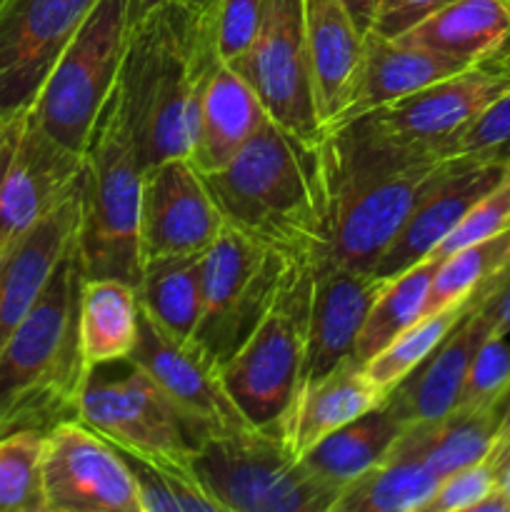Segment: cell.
<instances>
[{
	"instance_id": "obj_1",
	"label": "cell",
	"mask_w": 510,
	"mask_h": 512,
	"mask_svg": "<svg viewBox=\"0 0 510 512\" xmlns=\"http://www.w3.org/2000/svg\"><path fill=\"white\" fill-rule=\"evenodd\" d=\"M325 160L330 210L320 255L370 273L453 155L385 138L355 118L325 135Z\"/></svg>"
},
{
	"instance_id": "obj_2",
	"label": "cell",
	"mask_w": 510,
	"mask_h": 512,
	"mask_svg": "<svg viewBox=\"0 0 510 512\" xmlns=\"http://www.w3.org/2000/svg\"><path fill=\"white\" fill-rule=\"evenodd\" d=\"M203 180L225 225L290 260L323 253L330 210L325 138L310 143L268 118L223 170Z\"/></svg>"
},
{
	"instance_id": "obj_3",
	"label": "cell",
	"mask_w": 510,
	"mask_h": 512,
	"mask_svg": "<svg viewBox=\"0 0 510 512\" xmlns=\"http://www.w3.org/2000/svg\"><path fill=\"white\" fill-rule=\"evenodd\" d=\"M215 55L208 10L163 3L130 25L115 93L143 170L188 158L200 83Z\"/></svg>"
},
{
	"instance_id": "obj_4",
	"label": "cell",
	"mask_w": 510,
	"mask_h": 512,
	"mask_svg": "<svg viewBox=\"0 0 510 512\" xmlns=\"http://www.w3.org/2000/svg\"><path fill=\"white\" fill-rule=\"evenodd\" d=\"M83 283L75 238L38 303L0 348V435L50 433L63 420L78 418L80 393L93 370L80 338Z\"/></svg>"
},
{
	"instance_id": "obj_5",
	"label": "cell",
	"mask_w": 510,
	"mask_h": 512,
	"mask_svg": "<svg viewBox=\"0 0 510 512\" xmlns=\"http://www.w3.org/2000/svg\"><path fill=\"white\" fill-rule=\"evenodd\" d=\"M143 168L125 125L118 93L100 110L83 155L78 250L85 278L138 285Z\"/></svg>"
},
{
	"instance_id": "obj_6",
	"label": "cell",
	"mask_w": 510,
	"mask_h": 512,
	"mask_svg": "<svg viewBox=\"0 0 510 512\" xmlns=\"http://www.w3.org/2000/svg\"><path fill=\"white\" fill-rule=\"evenodd\" d=\"M193 473L218 512H333L340 498L278 428L210 435L195 453Z\"/></svg>"
},
{
	"instance_id": "obj_7",
	"label": "cell",
	"mask_w": 510,
	"mask_h": 512,
	"mask_svg": "<svg viewBox=\"0 0 510 512\" xmlns=\"http://www.w3.org/2000/svg\"><path fill=\"white\" fill-rule=\"evenodd\" d=\"M313 260H295L258 328L220 365L230 398L253 428H278L300 388L308 345Z\"/></svg>"
},
{
	"instance_id": "obj_8",
	"label": "cell",
	"mask_w": 510,
	"mask_h": 512,
	"mask_svg": "<svg viewBox=\"0 0 510 512\" xmlns=\"http://www.w3.org/2000/svg\"><path fill=\"white\" fill-rule=\"evenodd\" d=\"M130 25V0H98L30 105L40 128L70 153L85 155L118 83Z\"/></svg>"
},
{
	"instance_id": "obj_9",
	"label": "cell",
	"mask_w": 510,
	"mask_h": 512,
	"mask_svg": "<svg viewBox=\"0 0 510 512\" xmlns=\"http://www.w3.org/2000/svg\"><path fill=\"white\" fill-rule=\"evenodd\" d=\"M295 260L225 225L203 253V308L193 340L223 365L258 328Z\"/></svg>"
},
{
	"instance_id": "obj_10",
	"label": "cell",
	"mask_w": 510,
	"mask_h": 512,
	"mask_svg": "<svg viewBox=\"0 0 510 512\" xmlns=\"http://www.w3.org/2000/svg\"><path fill=\"white\" fill-rule=\"evenodd\" d=\"M78 420L118 450L195 478L200 438L153 378L135 365L120 378L90 370L78 400Z\"/></svg>"
},
{
	"instance_id": "obj_11",
	"label": "cell",
	"mask_w": 510,
	"mask_h": 512,
	"mask_svg": "<svg viewBox=\"0 0 510 512\" xmlns=\"http://www.w3.org/2000/svg\"><path fill=\"white\" fill-rule=\"evenodd\" d=\"M230 65L253 88L273 123L310 143L328 135L315 105L303 0H270L260 33Z\"/></svg>"
},
{
	"instance_id": "obj_12",
	"label": "cell",
	"mask_w": 510,
	"mask_h": 512,
	"mask_svg": "<svg viewBox=\"0 0 510 512\" xmlns=\"http://www.w3.org/2000/svg\"><path fill=\"white\" fill-rule=\"evenodd\" d=\"M508 90L510 48L360 118L385 138L453 155L455 140Z\"/></svg>"
},
{
	"instance_id": "obj_13",
	"label": "cell",
	"mask_w": 510,
	"mask_h": 512,
	"mask_svg": "<svg viewBox=\"0 0 510 512\" xmlns=\"http://www.w3.org/2000/svg\"><path fill=\"white\" fill-rule=\"evenodd\" d=\"M83 178V155L55 143L33 110L0 118V253L33 228Z\"/></svg>"
},
{
	"instance_id": "obj_14",
	"label": "cell",
	"mask_w": 510,
	"mask_h": 512,
	"mask_svg": "<svg viewBox=\"0 0 510 512\" xmlns=\"http://www.w3.org/2000/svg\"><path fill=\"white\" fill-rule=\"evenodd\" d=\"M125 363L143 370L188 420L200 443L210 435L250 428L230 398L220 368L195 340H183L165 330L153 315L140 308L138 343Z\"/></svg>"
},
{
	"instance_id": "obj_15",
	"label": "cell",
	"mask_w": 510,
	"mask_h": 512,
	"mask_svg": "<svg viewBox=\"0 0 510 512\" xmlns=\"http://www.w3.org/2000/svg\"><path fill=\"white\" fill-rule=\"evenodd\" d=\"M43 488L45 512H143L120 450L78 418L48 433Z\"/></svg>"
},
{
	"instance_id": "obj_16",
	"label": "cell",
	"mask_w": 510,
	"mask_h": 512,
	"mask_svg": "<svg viewBox=\"0 0 510 512\" xmlns=\"http://www.w3.org/2000/svg\"><path fill=\"white\" fill-rule=\"evenodd\" d=\"M98 0H0V118L30 108Z\"/></svg>"
},
{
	"instance_id": "obj_17",
	"label": "cell",
	"mask_w": 510,
	"mask_h": 512,
	"mask_svg": "<svg viewBox=\"0 0 510 512\" xmlns=\"http://www.w3.org/2000/svg\"><path fill=\"white\" fill-rule=\"evenodd\" d=\"M508 173L510 155L505 153L453 155V163L443 178L415 205L410 218L390 240L370 273L388 283L420 260L430 258L435 248L453 233L455 225L468 215V210Z\"/></svg>"
},
{
	"instance_id": "obj_18",
	"label": "cell",
	"mask_w": 510,
	"mask_h": 512,
	"mask_svg": "<svg viewBox=\"0 0 510 512\" xmlns=\"http://www.w3.org/2000/svg\"><path fill=\"white\" fill-rule=\"evenodd\" d=\"M225 220L188 158H168L143 170L140 198V255L205 253L223 233Z\"/></svg>"
},
{
	"instance_id": "obj_19",
	"label": "cell",
	"mask_w": 510,
	"mask_h": 512,
	"mask_svg": "<svg viewBox=\"0 0 510 512\" xmlns=\"http://www.w3.org/2000/svg\"><path fill=\"white\" fill-rule=\"evenodd\" d=\"M383 285L368 270L348 268L325 255L313 260V298L300 388L353 358L360 330Z\"/></svg>"
},
{
	"instance_id": "obj_20",
	"label": "cell",
	"mask_w": 510,
	"mask_h": 512,
	"mask_svg": "<svg viewBox=\"0 0 510 512\" xmlns=\"http://www.w3.org/2000/svg\"><path fill=\"white\" fill-rule=\"evenodd\" d=\"M503 273L495 275L480 290L473 308L463 315L448 338L385 398L390 413L398 415L405 425L440 420L458 405L465 375L480 345L495 333V315L490 308V293Z\"/></svg>"
},
{
	"instance_id": "obj_21",
	"label": "cell",
	"mask_w": 510,
	"mask_h": 512,
	"mask_svg": "<svg viewBox=\"0 0 510 512\" xmlns=\"http://www.w3.org/2000/svg\"><path fill=\"white\" fill-rule=\"evenodd\" d=\"M315 105L325 133L343 123L358 93L368 35L343 0H303Z\"/></svg>"
},
{
	"instance_id": "obj_22",
	"label": "cell",
	"mask_w": 510,
	"mask_h": 512,
	"mask_svg": "<svg viewBox=\"0 0 510 512\" xmlns=\"http://www.w3.org/2000/svg\"><path fill=\"white\" fill-rule=\"evenodd\" d=\"M80 183L45 218L0 253V348L43 295L60 258L78 238Z\"/></svg>"
},
{
	"instance_id": "obj_23",
	"label": "cell",
	"mask_w": 510,
	"mask_h": 512,
	"mask_svg": "<svg viewBox=\"0 0 510 512\" xmlns=\"http://www.w3.org/2000/svg\"><path fill=\"white\" fill-rule=\"evenodd\" d=\"M265 120L268 115L253 88L233 65L215 55L200 83L188 160L200 175L218 173L250 143Z\"/></svg>"
},
{
	"instance_id": "obj_24",
	"label": "cell",
	"mask_w": 510,
	"mask_h": 512,
	"mask_svg": "<svg viewBox=\"0 0 510 512\" xmlns=\"http://www.w3.org/2000/svg\"><path fill=\"white\" fill-rule=\"evenodd\" d=\"M385 398L388 393L373 383V378L365 373L363 360L353 355L320 375L318 380L298 388L280 423V433L288 440L290 448L303 458L310 448L348 425L350 420L380 408Z\"/></svg>"
},
{
	"instance_id": "obj_25",
	"label": "cell",
	"mask_w": 510,
	"mask_h": 512,
	"mask_svg": "<svg viewBox=\"0 0 510 512\" xmlns=\"http://www.w3.org/2000/svg\"><path fill=\"white\" fill-rule=\"evenodd\" d=\"M395 38L473 65L510 48V0H445Z\"/></svg>"
},
{
	"instance_id": "obj_26",
	"label": "cell",
	"mask_w": 510,
	"mask_h": 512,
	"mask_svg": "<svg viewBox=\"0 0 510 512\" xmlns=\"http://www.w3.org/2000/svg\"><path fill=\"white\" fill-rule=\"evenodd\" d=\"M438 483L425 465V423H410L388 458L340 493L333 512H423Z\"/></svg>"
},
{
	"instance_id": "obj_27",
	"label": "cell",
	"mask_w": 510,
	"mask_h": 512,
	"mask_svg": "<svg viewBox=\"0 0 510 512\" xmlns=\"http://www.w3.org/2000/svg\"><path fill=\"white\" fill-rule=\"evenodd\" d=\"M463 68H468V65L433 53V50L420 48V45L403 43L398 38L368 35L358 93H355L353 105L348 108L340 125L350 123L360 115L373 113V110L383 108V105L393 103L398 98H405V95L415 93V90L425 88L435 80L448 78V75L458 73Z\"/></svg>"
},
{
	"instance_id": "obj_28",
	"label": "cell",
	"mask_w": 510,
	"mask_h": 512,
	"mask_svg": "<svg viewBox=\"0 0 510 512\" xmlns=\"http://www.w3.org/2000/svg\"><path fill=\"white\" fill-rule=\"evenodd\" d=\"M403 430V420L383 403L320 440L303 455V460L315 475L343 493L353 480L388 458Z\"/></svg>"
},
{
	"instance_id": "obj_29",
	"label": "cell",
	"mask_w": 510,
	"mask_h": 512,
	"mask_svg": "<svg viewBox=\"0 0 510 512\" xmlns=\"http://www.w3.org/2000/svg\"><path fill=\"white\" fill-rule=\"evenodd\" d=\"M140 303L135 285L118 278H85L80 338L90 368L125 363L138 343Z\"/></svg>"
},
{
	"instance_id": "obj_30",
	"label": "cell",
	"mask_w": 510,
	"mask_h": 512,
	"mask_svg": "<svg viewBox=\"0 0 510 512\" xmlns=\"http://www.w3.org/2000/svg\"><path fill=\"white\" fill-rule=\"evenodd\" d=\"M135 293L140 308L165 330L193 340L203 308V253L143 260Z\"/></svg>"
},
{
	"instance_id": "obj_31",
	"label": "cell",
	"mask_w": 510,
	"mask_h": 512,
	"mask_svg": "<svg viewBox=\"0 0 510 512\" xmlns=\"http://www.w3.org/2000/svg\"><path fill=\"white\" fill-rule=\"evenodd\" d=\"M438 265L440 260L430 255L380 288L355 343V358L370 360L423 315Z\"/></svg>"
},
{
	"instance_id": "obj_32",
	"label": "cell",
	"mask_w": 510,
	"mask_h": 512,
	"mask_svg": "<svg viewBox=\"0 0 510 512\" xmlns=\"http://www.w3.org/2000/svg\"><path fill=\"white\" fill-rule=\"evenodd\" d=\"M500 403L493 408L450 410L445 418L425 423V465L438 480L460 468L488 460L498 430Z\"/></svg>"
},
{
	"instance_id": "obj_33",
	"label": "cell",
	"mask_w": 510,
	"mask_h": 512,
	"mask_svg": "<svg viewBox=\"0 0 510 512\" xmlns=\"http://www.w3.org/2000/svg\"><path fill=\"white\" fill-rule=\"evenodd\" d=\"M485 285H480L473 295L463 300H455V303L445 305V308L435 310L430 315H420L408 330L398 335L395 340H390L380 353H375L373 358L365 360V373L373 378L375 385L390 393L398 383H403L445 338H448L450 330L463 320V315L473 308V303L478 300L480 290Z\"/></svg>"
},
{
	"instance_id": "obj_34",
	"label": "cell",
	"mask_w": 510,
	"mask_h": 512,
	"mask_svg": "<svg viewBox=\"0 0 510 512\" xmlns=\"http://www.w3.org/2000/svg\"><path fill=\"white\" fill-rule=\"evenodd\" d=\"M510 265V230L485 238L480 243L468 245L458 253L440 260L438 273H435L433 285H430L428 303H425L423 315L435 313L445 305L463 300L473 295L480 285L493 280L495 275L503 273Z\"/></svg>"
},
{
	"instance_id": "obj_35",
	"label": "cell",
	"mask_w": 510,
	"mask_h": 512,
	"mask_svg": "<svg viewBox=\"0 0 510 512\" xmlns=\"http://www.w3.org/2000/svg\"><path fill=\"white\" fill-rule=\"evenodd\" d=\"M45 440L43 430L0 435V512H45Z\"/></svg>"
},
{
	"instance_id": "obj_36",
	"label": "cell",
	"mask_w": 510,
	"mask_h": 512,
	"mask_svg": "<svg viewBox=\"0 0 510 512\" xmlns=\"http://www.w3.org/2000/svg\"><path fill=\"white\" fill-rule=\"evenodd\" d=\"M120 455L128 463L138 485L140 508L143 512H215L218 505L208 498L200 483L190 475H180L175 470L155 465L150 460L138 458L133 453L120 450Z\"/></svg>"
},
{
	"instance_id": "obj_37",
	"label": "cell",
	"mask_w": 510,
	"mask_h": 512,
	"mask_svg": "<svg viewBox=\"0 0 510 512\" xmlns=\"http://www.w3.org/2000/svg\"><path fill=\"white\" fill-rule=\"evenodd\" d=\"M510 388V343L508 335L493 333L470 363L465 375L463 390L455 408L478 410L493 408L503 400L505 390ZM453 408V410H455Z\"/></svg>"
},
{
	"instance_id": "obj_38",
	"label": "cell",
	"mask_w": 510,
	"mask_h": 512,
	"mask_svg": "<svg viewBox=\"0 0 510 512\" xmlns=\"http://www.w3.org/2000/svg\"><path fill=\"white\" fill-rule=\"evenodd\" d=\"M503 230H510V173L468 210V215L455 225L453 233L435 248L433 258L445 260L448 255L485 238H493Z\"/></svg>"
},
{
	"instance_id": "obj_39",
	"label": "cell",
	"mask_w": 510,
	"mask_h": 512,
	"mask_svg": "<svg viewBox=\"0 0 510 512\" xmlns=\"http://www.w3.org/2000/svg\"><path fill=\"white\" fill-rule=\"evenodd\" d=\"M270 0H218L213 10L215 50L218 58L233 63L250 48L260 33Z\"/></svg>"
},
{
	"instance_id": "obj_40",
	"label": "cell",
	"mask_w": 510,
	"mask_h": 512,
	"mask_svg": "<svg viewBox=\"0 0 510 512\" xmlns=\"http://www.w3.org/2000/svg\"><path fill=\"white\" fill-rule=\"evenodd\" d=\"M498 488V473L488 460L445 475L423 512H475L480 503Z\"/></svg>"
},
{
	"instance_id": "obj_41",
	"label": "cell",
	"mask_w": 510,
	"mask_h": 512,
	"mask_svg": "<svg viewBox=\"0 0 510 512\" xmlns=\"http://www.w3.org/2000/svg\"><path fill=\"white\" fill-rule=\"evenodd\" d=\"M510 145V90L495 100L453 145V155L503 153Z\"/></svg>"
},
{
	"instance_id": "obj_42",
	"label": "cell",
	"mask_w": 510,
	"mask_h": 512,
	"mask_svg": "<svg viewBox=\"0 0 510 512\" xmlns=\"http://www.w3.org/2000/svg\"><path fill=\"white\" fill-rule=\"evenodd\" d=\"M445 0H380L378 13H375L373 28L368 35H380V38H395L410 25L418 23L420 18L443 5Z\"/></svg>"
},
{
	"instance_id": "obj_43",
	"label": "cell",
	"mask_w": 510,
	"mask_h": 512,
	"mask_svg": "<svg viewBox=\"0 0 510 512\" xmlns=\"http://www.w3.org/2000/svg\"><path fill=\"white\" fill-rule=\"evenodd\" d=\"M488 463L493 465L498 475L510 465V388L505 390L503 400H500L498 430H495L493 450L488 455Z\"/></svg>"
},
{
	"instance_id": "obj_44",
	"label": "cell",
	"mask_w": 510,
	"mask_h": 512,
	"mask_svg": "<svg viewBox=\"0 0 510 512\" xmlns=\"http://www.w3.org/2000/svg\"><path fill=\"white\" fill-rule=\"evenodd\" d=\"M490 308L495 315V333L508 335L510 333V265L503 270V275L495 283L493 293H490Z\"/></svg>"
},
{
	"instance_id": "obj_45",
	"label": "cell",
	"mask_w": 510,
	"mask_h": 512,
	"mask_svg": "<svg viewBox=\"0 0 510 512\" xmlns=\"http://www.w3.org/2000/svg\"><path fill=\"white\" fill-rule=\"evenodd\" d=\"M163 3H185V5H193V8L213 13L215 5H218V0H130V20L135 23L140 15H145L148 10H153L155 5H163Z\"/></svg>"
},
{
	"instance_id": "obj_46",
	"label": "cell",
	"mask_w": 510,
	"mask_h": 512,
	"mask_svg": "<svg viewBox=\"0 0 510 512\" xmlns=\"http://www.w3.org/2000/svg\"><path fill=\"white\" fill-rule=\"evenodd\" d=\"M343 3L345 8L350 10V15L355 18L358 28L368 35L370 28H373V20H375V13H378L380 0H343Z\"/></svg>"
},
{
	"instance_id": "obj_47",
	"label": "cell",
	"mask_w": 510,
	"mask_h": 512,
	"mask_svg": "<svg viewBox=\"0 0 510 512\" xmlns=\"http://www.w3.org/2000/svg\"><path fill=\"white\" fill-rule=\"evenodd\" d=\"M498 488L510 498V465L498 475Z\"/></svg>"
}]
</instances>
